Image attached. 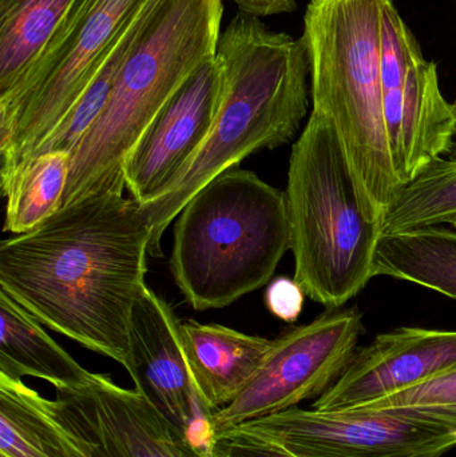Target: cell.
<instances>
[{
	"mask_svg": "<svg viewBox=\"0 0 456 457\" xmlns=\"http://www.w3.org/2000/svg\"><path fill=\"white\" fill-rule=\"evenodd\" d=\"M387 0H311L303 39L312 112L334 126L363 213L382 221L401 192L383 112L382 19Z\"/></svg>",
	"mask_w": 456,
	"mask_h": 457,
	"instance_id": "cell-4",
	"label": "cell"
},
{
	"mask_svg": "<svg viewBox=\"0 0 456 457\" xmlns=\"http://www.w3.org/2000/svg\"><path fill=\"white\" fill-rule=\"evenodd\" d=\"M456 368V330L398 328L358 349L339 380L313 403L356 410Z\"/></svg>",
	"mask_w": 456,
	"mask_h": 457,
	"instance_id": "cell-14",
	"label": "cell"
},
{
	"mask_svg": "<svg viewBox=\"0 0 456 457\" xmlns=\"http://www.w3.org/2000/svg\"><path fill=\"white\" fill-rule=\"evenodd\" d=\"M190 375L209 412L232 404L261 367L273 340L219 324L179 322Z\"/></svg>",
	"mask_w": 456,
	"mask_h": 457,
	"instance_id": "cell-15",
	"label": "cell"
},
{
	"mask_svg": "<svg viewBox=\"0 0 456 457\" xmlns=\"http://www.w3.org/2000/svg\"><path fill=\"white\" fill-rule=\"evenodd\" d=\"M452 110H454L455 115V131L454 137H452V147H450L449 155L452 160H456V101L452 104Z\"/></svg>",
	"mask_w": 456,
	"mask_h": 457,
	"instance_id": "cell-27",
	"label": "cell"
},
{
	"mask_svg": "<svg viewBox=\"0 0 456 457\" xmlns=\"http://www.w3.org/2000/svg\"><path fill=\"white\" fill-rule=\"evenodd\" d=\"M75 0H0V99L19 87Z\"/></svg>",
	"mask_w": 456,
	"mask_h": 457,
	"instance_id": "cell-19",
	"label": "cell"
},
{
	"mask_svg": "<svg viewBox=\"0 0 456 457\" xmlns=\"http://www.w3.org/2000/svg\"><path fill=\"white\" fill-rule=\"evenodd\" d=\"M70 168V153L46 152L32 158L3 193L7 200L4 231L27 233L59 211Z\"/></svg>",
	"mask_w": 456,
	"mask_h": 457,
	"instance_id": "cell-20",
	"label": "cell"
},
{
	"mask_svg": "<svg viewBox=\"0 0 456 457\" xmlns=\"http://www.w3.org/2000/svg\"><path fill=\"white\" fill-rule=\"evenodd\" d=\"M138 18L112 46L102 63L101 69L98 70L85 93L75 102L69 112L62 118L61 122L54 129L48 138L40 145L34 157L46 152H66L71 154L77 149L78 145L87 136L88 131L94 128L102 112L106 109L107 102H109L112 88H114L118 70H120L123 58L130 47L134 34H136Z\"/></svg>",
	"mask_w": 456,
	"mask_h": 457,
	"instance_id": "cell-22",
	"label": "cell"
},
{
	"mask_svg": "<svg viewBox=\"0 0 456 457\" xmlns=\"http://www.w3.org/2000/svg\"><path fill=\"white\" fill-rule=\"evenodd\" d=\"M230 2L235 3L241 12L249 13L257 18L294 12L297 8L294 0H230Z\"/></svg>",
	"mask_w": 456,
	"mask_h": 457,
	"instance_id": "cell-26",
	"label": "cell"
},
{
	"mask_svg": "<svg viewBox=\"0 0 456 457\" xmlns=\"http://www.w3.org/2000/svg\"><path fill=\"white\" fill-rule=\"evenodd\" d=\"M0 457H86L55 402L0 373Z\"/></svg>",
	"mask_w": 456,
	"mask_h": 457,
	"instance_id": "cell-16",
	"label": "cell"
},
{
	"mask_svg": "<svg viewBox=\"0 0 456 457\" xmlns=\"http://www.w3.org/2000/svg\"><path fill=\"white\" fill-rule=\"evenodd\" d=\"M286 198L294 279L311 300L342 308L374 278L382 221L363 213L339 137L319 112L292 146Z\"/></svg>",
	"mask_w": 456,
	"mask_h": 457,
	"instance_id": "cell-6",
	"label": "cell"
},
{
	"mask_svg": "<svg viewBox=\"0 0 456 457\" xmlns=\"http://www.w3.org/2000/svg\"><path fill=\"white\" fill-rule=\"evenodd\" d=\"M456 219V160L431 163L402 187L382 220V234L450 225Z\"/></svg>",
	"mask_w": 456,
	"mask_h": 457,
	"instance_id": "cell-21",
	"label": "cell"
},
{
	"mask_svg": "<svg viewBox=\"0 0 456 457\" xmlns=\"http://www.w3.org/2000/svg\"><path fill=\"white\" fill-rule=\"evenodd\" d=\"M363 332L358 308L342 306L326 309L313 321L278 336L243 394L214 413L216 436L319 399L347 370Z\"/></svg>",
	"mask_w": 456,
	"mask_h": 457,
	"instance_id": "cell-8",
	"label": "cell"
},
{
	"mask_svg": "<svg viewBox=\"0 0 456 457\" xmlns=\"http://www.w3.org/2000/svg\"><path fill=\"white\" fill-rule=\"evenodd\" d=\"M288 250L286 192L233 168L198 190L177 216L171 276L195 311L221 309L270 282Z\"/></svg>",
	"mask_w": 456,
	"mask_h": 457,
	"instance_id": "cell-5",
	"label": "cell"
},
{
	"mask_svg": "<svg viewBox=\"0 0 456 457\" xmlns=\"http://www.w3.org/2000/svg\"><path fill=\"white\" fill-rule=\"evenodd\" d=\"M222 94L224 75L214 55L190 75L129 154L123 177L133 200H153L195 157L213 129Z\"/></svg>",
	"mask_w": 456,
	"mask_h": 457,
	"instance_id": "cell-13",
	"label": "cell"
},
{
	"mask_svg": "<svg viewBox=\"0 0 456 457\" xmlns=\"http://www.w3.org/2000/svg\"><path fill=\"white\" fill-rule=\"evenodd\" d=\"M179 322L165 298L146 285L131 313L129 375L182 436L211 456L213 413L201 402L190 375Z\"/></svg>",
	"mask_w": 456,
	"mask_h": 457,
	"instance_id": "cell-12",
	"label": "cell"
},
{
	"mask_svg": "<svg viewBox=\"0 0 456 457\" xmlns=\"http://www.w3.org/2000/svg\"><path fill=\"white\" fill-rule=\"evenodd\" d=\"M412 282L456 300V230L428 227L382 234L374 277Z\"/></svg>",
	"mask_w": 456,
	"mask_h": 457,
	"instance_id": "cell-18",
	"label": "cell"
},
{
	"mask_svg": "<svg viewBox=\"0 0 456 457\" xmlns=\"http://www.w3.org/2000/svg\"><path fill=\"white\" fill-rule=\"evenodd\" d=\"M450 228H455L456 230V219L452 222V224H450Z\"/></svg>",
	"mask_w": 456,
	"mask_h": 457,
	"instance_id": "cell-28",
	"label": "cell"
},
{
	"mask_svg": "<svg viewBox=\"0 0 456 457\" xmlns=\"http://www.w3.org/2000/svg\"><path fill=\"white\" fill-rule=\"evenodd\" d=\"M232 429L297 457H442L456 448V424L410 410L294 407Z\"/></svg>",
	"mask_w": 456,
	"mask_h": 457,
	"instance_id": "cell-9",
	"label": "cell"
},
{
	"mask_svg": "<svg viewBox=\"0 0 456 457\" xmlns=\"http://www.w3.org/2000/svg\"><path fill=\"white\" fill-rule=\"evenodd\" d=\"M361 408L415 411L456 424V368Z\"/></svg>",
	"mask_w": 456,
	"mask_h": 457,
	"instance_id": "cell-23",
	"label": "cell"
},
{
	"mask_svg": "<svg viewBox=\"0 0 456 457\" xmlns=\"http://www.w3.org/2000/svg\"><path fill=\"white\" fill-rule=\"evenodd\" d=\"M382 88L391 160L406 187L449 154L455 115L442 94L435 62L423 56L394 0L383 7Z\"/></svg>",
	"mask_w": 456,
	"mask_h": 457,
	"instance_id": "cell-10",
	"label": "cell"
},
{
	"mask_svg": "<svg viewBox=\"0 0 456 457\" xmlns=\"http://www.w3.org/2000/svg\"><path fill=\"white\" fill-rule=\"evenodd\" d=\"M0 328V373L13 378H40L55 389L79 386L90 375L3 290Z\"/></svg>",
	"mask_w": 456,
	"mask_h": 457,
	"instance_id": "cell-17",
	"label": "cell"
},
{
	"mask_svg": "<svg viewBox=\"0 0 456 457\" xmlns=\"http://www.w3.org/2000/svg\"><path fill=\"white\" fill-rule=\"evenodd\" d=\"M304 290L296 279L278 277L268 285L264 300L268 311L281 321L294 324L297 321L305 303Z\"/></svg>",
	"mask_w": 456,
	"mask_h": 457,
	"instance_id": "cell-25",
	"label": "cell"
},
{
	"mask_svg": "<svg viewBox=\"0 0 456 457\" xmlns=\"http://www.w3.org/2000/svg\"><path fill=\"white\" fill-rule=\"evenodd\" d=\"M221 21L222 0H147L106 109L71 153L61 208L123 193L129 154L190 75L216 55Z\"/></svg>",
	"mask_w": 456,
	"mask_h": 457,
	"instance_id": "cell-3",
	"label": "cell"
},
{
	"mask_svg": "<svg viewBox=\"0 0 456 457\" xmlns=\"http://www.w3.org/2000/svg\"><path fill=\"white\" fill-rule=\"evenodd\" d=\"M56 411L86 457H213L193 445L138 389L91 373L56 389Z\"/></svg>",
	"mask_w": 456,
	"mask_h": 457,
	"instance_id": "cell-11",
	"label": "cell"
},
{
	"mask_svg": "<svg viewBox=\"0 0 456 457\" xmlns=\"http://www.w3.org/2000/svg\"><path fill=\"white\" fill-rule=\"evenodd\" d=\"M152 230L123 193L88 195L0 244V290L48 329L131 372L130 321Z\"/></svg>",
	"mask_w": 456,
	"mask_h": 457,
	"instance_id": "cell-1",
	"label": "cell"
},
{
	"mask_svg": "<svg viewBox=\"0 0 456 457\" xmlns=\"http://www.w3.org/2000/svg\"><path fill=\"white\" fill-rule=\"evenodd\" d=\"M147 0H75L19 87L0 99V187L12 184Z\"/></svg>",
	"mask_w": 456,
	"mask_h": 457,
	"instance_id": "cell-7",
	"label": "cell"
},
{
	"mask_svg": "<svg viewBox=\"0 0 456 457\" xmlns=\"http://www.w3.org/2000/svg\"><path fill=\"white\" fill-rule=\"evenodd\" d=\"M216 58L224 94L211 134L160 195L139 204L153 257L162 254L163 233L198 190L253 153L289 144L308 112L311 64L303 37L272 31L240 11L220 35Z\"/></svg>",
	"mask_w": 456,
	"mask_h": 457,
	"instance_id": "cell-2",
	"label": "cell"
},
{
	"mask_svg": "<svg viewBox=\"0 0 456 457\" xmlns=\"http://www.w3.org/2000/svg\"><path fill=\"white\" fill-rule=\"evenodd\" d=\"M213 457H297L278 443L245 432L230 431L219 435L211 447Z\"/></svg>",
	"mask_w": 456,
	"mask_h": 457,
	"instance_id": "cell-24",
	"label": "cell"
}]
</instances>
